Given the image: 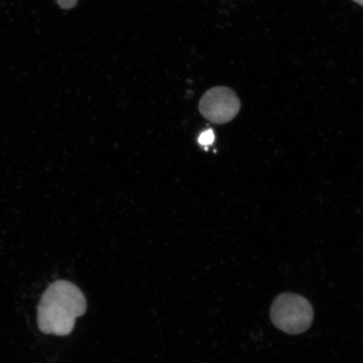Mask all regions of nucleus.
<instances>
[{"instance_id": "nucleus-1", "label": "nucleus", "mask_w": 363, "mask_h": 363, "mask_svg": "<svg viewBox=\"0 0 363 363\" xmlns=\"http://www.w3.org/2000/svg\"><path fill=\"white\" fill-rule=\"evenodd\" d=\"M87 302L74 284L58 280L49 285L38 308V324L44 334L65 337L74 328L77 318L84 315Z\"/></svg>"}, {"instance_id": "nucleus-2", "label": "nucleus", "mask_w": 363, "mask_h": 363, "mask_svg": "<svg viewBox=\"0 0 363 363\" xmlns=\"http://www.w3.org/2000/svg\"><path fill=\"white\" fill-rule=\"evenodd\" d=\"M270 317L277 328L290 335L305 333L314 320V311L305 297L293 293H284L274 299Z\"/></svg>"}, {"instance_id": "nucleus-3", "label": "nucleus", "mask_w": 363, "mask_h": 363, "mask_svg": "<svg viewBox=\"0 0 363 363\" xmlns=\"http://www.w3.org/2000/svg\"><path fill=\"white\" fill-rule=\"evenodd\" d=\"M199 112L208 121L216 124H225L237 116L240 102L233 89L226 87L213 88L199 102Z\"/></svg>"}, {"instance_id": "nucleus-4", "label": "nucleus", "mask_w": 363, "mask_h": 363, "mask_svg": "<svg viewBox=\"0 0 363 363\" xmlns=\"http://www.w3.org/2000/svg\"><path fill=\"white\" fill-rule=\"evenodd\" d=\"M215 140V133L212 130H207L199 135V143L201 145H211Z\"/></svg>"}, {"instance_id": "nucleus-5", "label": "nucleus", "mask_w": 363, "mask_h": 363, "mask_svg": "<svg viewBox=\"0 0 363 363\" xmlns=\"http://www.w3.org/2000/svg\"><path fill=\"white\" fill-rule=\"evenodd\" d=\"M57 2L63 10H70L76 6L78 0H57Z\"/></svg>"}, {"instance_id": "nucleus-6", "label": "nucleus", "mask_w": 363, "mask_h": 363, "mask_svg": "<svg viewBox=\"0 0 363 363\" xmlns=\"http://www.w3.org/2000/svg\"><path fill=\"white\" fill-rule=\"evenodd\" d=\"M353 1H355L358 4H360V6H363V0H353Z\"/></svg>"}]
</instances>
